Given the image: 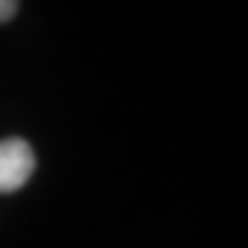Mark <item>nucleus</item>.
<instances>
[{"label": "nucleus", "mask_w": 248, "mask_h": 248, "mask_svg": "<svg viewBox=\"0 0 248 248\" xmlns=\"http://www.w3.org/2000/svg\"><path fill=\"white\" fill-rule=\"evenodd\" d=\"M36 171V152L26 139L0 142V193H16Z\"/></svg>", "instance_id": "f257e3e1"}, {"label": "nucleus", "mask_w": 248, "mask_h": 248, "mask_svg": "<svg viewBox=\"0 0 248 248\" xmlns=\"http://www.w3.org/2000/svg\"><path fill=\"white\" fill-rule=\"evenodd\" d=\"M16 7H19V0H0V23L16 16Z\"/></svg>", "instance_id": "f03ea898"}]
</instances>
